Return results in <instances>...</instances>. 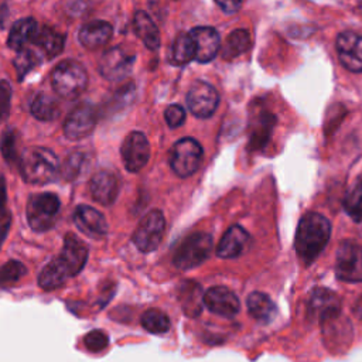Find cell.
Instances as JSON below:
<instances>
[{"label": "cell", "instance_id": "6da1fadb", "mask_svg": "<svg viewBox=\"0 0 362 362\" xmlns=\"http://www.w3.org/2000/svg\"><path fill=\"white\" fill-rule=\"evenodd\" d=\"M329 222L317 212L305 214L297 226L294 249L304 263H311L328 243Z\"/></svg>", "mask_w": 362, "mask_h": 362}, {"label": "cell", "instance_id": "7a4b0ae2", "mask_svg": "<svg viewBox=\"0 0 362 362\" xmlns=\"http://www.w3.org/2000/svg\"><path fill=\"white\" fill-rule=\"evenodd\" d=\"M20 173L31 184L51 182L59 174L58 157L49 148L31 147L20 158Z\"/></svg>", "mask_w": 362, "mask_h": 362}, {"label": "cell", "instance_id": "3957f363", "mask_svg": "<svg viewBox=\"0 0 362 362\" xmlns=\"http://www.w3.org/2000/svg\"><path fill=\"white\" fill-rule=\"evenodd\" d=\"M51 83L61 98L75 99L85 90L88 74L78 61L65 59L51 72Z\"/></svg>", "mask_w": 362, "mask_h": 362}, {"label": "cell", "instance_id": "277c9868", "mask_svg": "<svg viewBox=\"0 0 362 362\" xmlns=\"http://www.w3.org/2000/svg\"><path fill=\"white\" fill-rule=\"evenodd\" d=\"M61 208L59 198L51 192L34 194L27 202V221L33 230L45 232L55 223L57 214Z\"/></svg>", "mask_w": 362, "mask_h": 362}, {"label": "cell", "instance_id": "5b68a950", "mask_svg": "<svg viewBox=\"0 0 362 362\" xmlns=\"http://www.w3.org/2000/svg\"><path fill=\"white\" fill-rule=\"evenodd\" d=\"M212 250V238L205 232H195L178 246L173 263L181 270H188L204 263Z\"/></svg>", "mask_w": 362, "mask_h": 362}, {"label": "cell", "instance_id": "8992f818", "mask_svg": "<svg viewBox=\"0 0 362 362\" xmlns=\"http://www.w3.org/2000/svg\"><path fill=\"white\" fill-rule=\"evenodd\" d=\"M164 229L165 219L163 212L158 209H153L139 222L137 228L133 232L132 240L140 252H153L160 246Z\"/></svg>", "mask_w": 362, "mask_h": 362}, {"label": "cell", "instance_id": "52a82bcc", "mask_svg": "<svg viewBox=\"0 0 362 362\" xmlns=\"http://www.w3.org/2000/svg\"><path fill=\"white\" fill-rule=\"evenodd\" d=\"M202 158L201 144L191 139L185 137L178 140L170 153V164L173 171L178 177H189L197 171Z\"/></svg>", "mask_w": 362, "mask_h": 362}, {"label": "cell", "instance_id": "ba28073f", "mask_svg": "<svg viewBox=\"0 0 362 362\" xmlns=\"http://www.w3.org/2000/svg\"><path fill=\"white\" fill-rule=\"evenodd\" d=\"M335 272L338 279L349 283L362 281V246L352 240L341 242L337 250Z\"/></svg>", "mask_w": 362, "mask_h": 362}, {"label": "cell", "instance_id": "9c48e42d", "mask_svg": "<svg viewBox=\"0 0 362 362\" xmlns=\"http://www.w3.org/2000/svg\"><path fill=\"white\" fill-rule=\"evenodd\" d=\"M134 55L122 47H113L105 51L98 62L99 72L109 81H122L132 72Z\"/></svg>", "mask_w": 362, "mask_h": 362}, {"label": "cell", "instance_id": "30bf717a", "mask_svg": "<svg viewBox=\"0 0 362 362\" xmlns=\"http://www.w3.org/2000/svg\"><path fill=\"white\" fill-rule=\"evenodd\" d=\"M218 102L219 96L216 89L204 81L194 82L187 93V106L197 117L205 119L212 116L218 107Z\"/></svg>", "mask_w": 362, "mask_h": 362}, {"label": "cell", "instance_id": "8fae6325", "mask_svg": "<svg viewBox=\"0 0 362 362\" xmlns=\"http://www.w3.org/2000/svg\"><path fill=\"white\" fill-rule=\"evenodd\" d=\"M96 126V112L90 103H79L66 116L64 133L69 140H81L92 133Z\"/></svg>", "mask_w": 362, "mask_h": 362}, {"label": "cell", "instance_id": "7c38bea8", "mask_svg": "<svg viewBox=\"0 0 362 362\" xmlns=\"http://www.w3.org/2000/svg\"><path fill=\"white\" fill-rule=\"evenodd\" d=\"M122 158L130 173L140 171L150 158V146L141 132H132L122 144Z\"/></svg>", "mask_w": 362, "mask_h": 362}, {"label": "cell", "instance_id": "4fadbf2b", "mask_svg": "<svg viewBox=\"0 0 362 362\" xmlns=\"http://www.w3.org/2000/svg\"><path fill=\"white\" fill-rule=\"evenodd\" d=\"M69 277L78 274L88 259L86 245L74 233H66L61 253L55 257Z\"/></svg>", "mask_w": 362, "mask_h": 362}, {"label": "cell", "instance_id": "5bb4252c", "mask_svg": "<svg viewBox=\"0 0 362 362\" xmlns=\"http://www.w3.org/2000/svg\"><path fill=\"white\" fill-rule=\"evenodd\" d=\"M204 305L214 314L232 318L240 310L236 294L223 286H214L204 293Z\"/></svg>", "mask_w": 362, "mask_h": 362}, {"label": "cell", "instance_id": "9a60e30c", "mask_svg": "<svg viewBox=\"0 0 362 362\" xmlns=\"http://www.w3.org/2000/svg\"><path fill=\"white\" fill-rule=\"evenodd\" d=\"M337 51L341 64L352 71L362 72V35L344 31L337 38Z\"/></svg>", "mask_w": 362, "mask_h": 362}, {"label": "cell", "instance_id": "2e32d148", "mask_svg": "<svg viewBox=\"0 0 362 362\" xmlns=\"http://www.w3.org/2000/svg\"><path fill=\"white\" fill-rule=\"evenodd\" d=\"M308 313L320 322L341 314V300L328 288H315L308 298Z\"/></svg>", "mask_w": 362, "mask_h": 362}, {"label": "cell", "instance_id": "e0dca14e", "mask_svg": "<svg viewBox=\"0 0 362 362\" xmlns=\"http://www.w3.org/2000/svg\"><path fill=\"white\" fill-rule=\"evenodd\" d=\"M189 35L195 44V59L199 62L212 61L219 48V34L212 27H195L189 31Z\"/></svg>", "mask_w": 362, "mask_h": 362}, {"label": "cell", "instance_id": "ac0fdd59", "mask_svg": "<svg viewBox=\"0 0 362 362\" xmlns=\"http://www.w3.org/2000/svg\"><path fill=\"white\" fill-rule=\"evenodd\" d=\"M74 222L83 233L90 238H98L107 233V222L105 216L92 206H76L74 212Z\"/></svg>", "mask_w": 362, "mask_h": 362}, {"label": "cell", "instance_id": "d6986e66", "mask_svg": "<svg viewBox=\"0 0 362 362\" xmlns=\"http://www.w3.org/2000/svg\"><path fill=\"white\" fill-rule=\"evenodd\" d=\"M89 189L96 202L100 205H112L117 198L119 182L116 175L110 171H99L90 178Z\"/></svg>", "mask_w": 362, "mask_h": 362}, {"label": "cell", "instance_id": "ffe728a7", "mask_svg": "<svg viewBox=\"0 0 362 362\" xmlns=\"http://www.w3.org/2000/svg\"><path fill=\"white\" fill-rule=\"evenodd\" d=\"M249 240H250L249 233L242 226L233 225L223 233L216 247V255L222 259L238 257L246 250Z\"/></svg>", "mask_w": 362, "mask_h": 362}, {"label": "cell", "instance_id": "44dd1931", "mask_svg": "<svg viewBox=\"0 0 362 362\" xmlns=\"http://www.w3.org/2000/svg\"><path fill=\"white\" fill-rule=\"evenodd\" d=\"M339 318H341V314L321 322L327 348L335 346L337 351H339L341 346H346L352 339V328L349 327L346 320L341 322Z\"/></svg>", "mask_w": 362, "mask_h": 362}, {"label": "cell", "instance_id": "7402d4cb", "mask_svg": "<svg viewBox=\"0 0 362 362\" xmlns=\"http://www.w3.org/2000/svg\"><path fill=\"white\" fill-rule=\"evenodd\" d=\"M112 31H113L112 25L107 21L95 20V21L85 24L79 30L78 38L83 47H86L89 49H95V48L105 45L110 40Z\"/></svg>", "mask_w": 362, "mask_h": 362}, {"label": "cell", "instance_id": "603a6c76", "mask_svg": "<svg viewBox=\"0 0 362 362\" xmlns=\"http://www.w3.org/2000/svg\"><path fill=\"white\" fill-rule=\"evenodd\" d=\"M38 27L34 18H21L17 23H14V25L10 30L8 38H7V45L14 49V51H21L24 48H27L28 42L35 40Z\"/></svg>", "mask_w": 362, "mask_h": 362}, {"label": "cell", "instance_id": "cb8c5ba5", "mask_svg": "<svg viewBox=\"0 0 362 362\" xmlns=\"http://www.w3.org/2000/svg\"><path fill=\"white\" fill-rule=\"evenodd\" d=\"M178 298L187 315L195 317L201 313L204 304V294L198 283L192 280L182 281L178 287Z\"/></svg>", "mask_w": 362, "mask_h": 362}, {"label": "cell", "instance_id": "d4e9b609", "mask_svg": "<svg viewBox=\"0 0 362 362\" xmlns=\"http://www.w3.org/2000/svg\"><path fill=\"white\" fill-rule=\"evenodd\" d=\"M133 28L136 35L148 49H157L160 47V31L146 11H136L133 17Z\"/></svg>", "mask_w": 362, "mask_h": 362}, {"label": "cell", "instance_id": "484cf974", "mask_svg": "<svg viewBox=\"0 0 362 362\" xmlns=\"http://www.w3.org/2000/svg\"><path fill=\"white\" fill-rule=\"evenodd\" d=\"M246 304H247L249 314L260 322H270L277 314L276 304L272 301V298L267 294L260 291L250 293L247 296Z\"/></svg>", "mask_w": 362, "mask_h": 362}, {"label": "cell", "instance_id": "4316f807", "mask_svg": "<svg viewBox=\"0 0 362 362\" xmlns=\"http://www.w3.org/2000/svg\"><path fill=\"white\" fill-rule=\"evenodd\" d=\"M64 35L54 28L49 27H41L37 31L34 42L44 51V54L48 58H54L64 49Z\"/></svg>", "mask_w": 362, "mask_h": 362}, {"label": "cell", "instance_id": "83f0119b", "mask_svg": "<svg viewBox=\"0 0 362 362\" xmlns=\"http://www.w3.org/2000/svg\"><path fill=\"white\" fill-rule=\"evenodd\" d=\"M69 276L62 269V266L58 263L57 259L51 260L48 264L44 266V269L38 274V286L44 290H55L61 287Z\"/></svg>", "mask_w": 362, "mask_h": 362}, {"label": "cell", "instance_id": "f1b7e54d", "mask_svg": "<svg viewBox=\"0 0 362 362\" xmlns=\"http://www.w3.org/2000/svg\"><path fill=\"white\" fill-rule=\"evenodd\" d=\"M31 113L41 122H51L59 116V106L51 96L40 93L31 103Z\"/></svg>", "mask_w": 362, "mask_h": 362}, {"label": "cell", "instance_id": "f546056e", "mask_svg": "<svg viewBox=\"0 0 362 362\" xmlns=\"http://www.w3.org/2000/svg\"><path fill=\"white\" fill-rule=\"evenodd\" d=\"M250 45V37L246 30H235L232 31L222 48V57L225 59H233L243 54Z\"/></svg>", "mask_w": 362, "mask_h": 362}, {"label": "cell", "instance_id": "4dcf8cb0", "mask_svg": "<svg viewBox=\"0 0 362 362\" xmlns=\"http://www.w3.org/2000/svg\"><path fill=\"white\" fill-rule=\"evenodd\" d=\"M140 324L146 331L151 334H165L171 327V321L168 315L158 308L146 310L141 314Z\"/></svg>", "mask_w": 362, "mask_h": 362}, {"label": "cell", "instance_id": "1f68e13d", "mask_svg": "<svg viewBox=\"0 0 362 362\" xmlns=\"http://www.w3.org/2000/svg\"><path fill=\"white\" fill-rule=\"evenodd\" d=\"M171 58L173 62L177 65H185L191 59L195 58V44L188 34H180L174 44H173V51H171Z\"/></svg>", "mask_w": 362, "mask_h": 362}, {"label": "cell", "instance_id": "d6a6232c", "mask_svg": "<svg viewBox=\"0 0 362 362\" xmlns=\"http://www.w3.org/2000/svg\"><path fill=\"white\" fill-rule=\"evenodd\" d=\"M344 208L355 222L362 221V175L346 192L344 198Z\"/></svg>", "mask_w": 362, "mask_h": 362}, {"label": "cell", "instance_id": "836d02e7", "mask_svg": "<svg viewBox=\"0 0 362 362\" xmlns=\"http://www.w3.org/2000/svg\"><path fill=\"white\" fill-rule=\"evenodd\" d=\"M260 115L256 116V119L252 122V144L262 146L270 133V129L273 126V116L266 115V112H259Z\"/></svg>", "mask_w": 362, "mask_h": 362}, {"label": "cell", "instance_id": "e575fe53", "mask_svg": "<svg viewBox=\"0 0 362 362\" xmlns=\"http://www.w3.org/2000/svg\"><path fill=\"white\" fill-rule=\"evenodd\" d=\"M40 62L38 55L30 49V48H24L21 51L17 52L16 58H14V68H16V74L18 76V81H23V78Z\"/></svg>", "mask_w": 362, "mask_h": 362}, {"label": "cell", "instance_id": "d590c367", "mask_svg": "<svg viewBox=\"0 0 362 362\" xmlns=\"http://www.w3.org/2000/svg\"><path fill=\"white\" fill-rule=\"evenodd\" d=\"M27 269L18 260H8L6 264L0 267V286H10L17 283L24 274Z\"/></svg>", "mask_w": 362, "mask_h": 362}, {"label": "cell", "instance_id": "8d00e7d4", "mask_svg": "<svg viewBox=\"0 0 362 362\" xmlns=\"http://www.w3.org/2000/svg\"><path fill=\"white\" fill-rule=\"evenodd\" d=\"M85 163H86V156L83 153L75 151V153L69 154L65 160V164L62 165L61 175L68 181L75 180L83 171Z\"/></svg>", "mask_w": 362, "mask_h": 362}, {"label": "cell", "instance_id": "74e56055", "mask_svg": "<svg viewBox=\"0 0 362 362\" xmlns=\"http://www.w3.org/2000/svg\"><path fill=\"white\" fill-rule=\"evenodd\" d=\"M10 228V212L7 209V195H6V182L0 175V246L3 245L7 232Z\"/></svg>", "mask_w": 362, "mask_h": 362}, {"label": "cell", "instance_id": "f35d334b", "mask_svg": "<svg viewBox=\"0 0 362 362\" xmlns=\"http://www.w3.org/2000/svg\"><path fill=\"white\" fill-rule=\"evenodd\" d=\"M83 344L85 348L90 352H100L107 346L109 338L102 329H92L85 335Z\"/></svg>", "mask_w": 362, "mask_h": 362}, {"label": "cell", "instance_id": "ab89813d", "mask_svg": "<svg viewBox=\"0 0 362 362\" xmlns=\"http://www.w3.org/2000/svg\"><path fill=\"white\" fill-rule=\"evenodd\" d=\"M10 100H11V86L8 81H0V124L4 123L8 117L10 112Z\"/></svg>", "mask_w": 362, "mask_h": 362}, {"label": "cell", "instance_id": "60d3db41", "mask_svg": "<svg viewBox=\"0 0 362 362\" xmlns=\"http://www.w3.org/2000/svg\"><path fill=\"white\" fill-rule=\"evenodd\" d=\"M0 150L6 161L11 163L16 160V134L13 130H6L0 141Z\"/></svg>", "mask_w": 362, "mask_h": 362}, {"label": "cell", "instance_id": "b9f144b4", "mask_svg": "<svg viewBox=\"0 0 362 362\" xmlns=\"http://www.w3.org/2000/svg\"><path fill=\"white\" fill-rule=\"evenodd\" d=\"M164 117L171 129L180 127L185 120V110L180 105H170L164 112Z\"/></svg>", "mask_w": 362, "mask_h": 362}, {"label": "cell", "instance_id": "7bdbcfd3", "mask_svg": "<svg viewBox=\"0 0 362 362\" xmlns=\"http://www.w3.org/2000/svg\"><path fill=\"white\" fill-rule=\"evenodd\" d=\"M216 4L225 11V13H235L236 10L240 8V3L239 1H216Z\"/></svg>", "mask_w": 362, "mask_h": 362}, {"label": "cell", "instance_id": "ee69618b", "mask_svg": "<svg viewBox=\"0 0 362 362\" xmlns=\"http://www.w3.org/2000/svg\"><path fill=\"white\" fill-rule=\"evenodd\" d=\"M354 314L362 321V296L356 300V303L354 305Z\"/></svg>", "mask_w": 362, "mask_h": 362}]
</instances>
